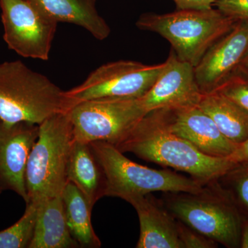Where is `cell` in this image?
Returning <instances> with one entry per match:
<instances>
[{
  "mask_svg": "<svg viewBox=\"0 0 248 248\" xmlns=\"http://www.w3.org/2000/svg\"><path fill=\"white\" fill-rule=\"evenodd\" d=\"M37 205V222L29 248H79L67 225L62 196L48 199Z\"/></svg>",
  "mask_w": 248,
  "mask_h": 248,
  "instance_id": "e0dca14e",
  "label": "cell"
},
{
  "mask_svg": "<svg viewBox=\"0 0 248 248\" xmlns=\"http://www.w3.org/2000/svg\"><path fill=\"white\" fill-rule=\"evenodd\" d=\"M72 107L66 91L45 75L20 60L0 63V120L40 125Z\"/></svg>",
  "mask_w": 248,
  "mask_h": 248,
  "instance_id": "7a4b0ae2",
  "label": "cell"
},
{
  "mask_svg": "<svg viewBox=\"0 0 248 248\" xmlns=\"http://www.w3.org/2000/svg\"><path fill=\"white\" fill-rule=\"evenodd\" d=\"M162 202L186 226L225 247L240 248L243 216L218 180L198 192H166Z\"/></svg>",
  "mask_w": 248,
  "mask_h": 248,
  "instance_id": "277c9868",
  "label": "cell"
},
{
  "mask_svg": "<svg viewBox=\"0 0 248 248\" xmlns=\"http://www.w3.org/2000/svg\"><path fill=\"white\" fill-rule=\"evenodd\" d=\"M164 66L165 62L156 65L130 60L109 62L96 68L66 94L73 107L102 98H141L153 87Z\"/></svg>",
  "mask_w": 248,
  "mask_h": 248,
  "instance_id": "ba28073f",
  "label": "cell"
},
{
  "mask_svg": "<svg viewBox=\"0 0 248 248\" xmlns=\"http://www.w3.org/2000/svg\"><path fill=\"white\" fill-rule=\"evenodd\" d=\"M240 248H248V217H243Z\"/></svg>",
  "mask_w": 248,
  "mask_h": 248,
  "instance_id": "4316f807",
  "label": "cell"
},
{
  "mask_svg": "<svg viewBox=\"0 0 248 248\" xmlns=\"http://www.w3.org/2000/svg\"><path fill=\"white\" fill-rule=\"evenodd\" d=\"M162 110L169 130L204 154L228 157L238 146L221 133L211 117L198 105Z\"/></svg>",
  "mask_w": 248,
  "mask_h": 248,
  "instance_id": "4fadbf2b",
  "label": "cell"
},
{
  "mask_svg": "<svg viewBox=\"0 0 248 248\" xmlns=\"http://www.w3.org/2000/svg\"><path fill=\"white\" fill-rule=\"evenodd\" d=\"M69 110L55 114L39 125L38 138L26 169L27 203L38 204L62 196L68 184V161L74 141Z\"/></svg>",
  "mask_w": 248,
  "mask_h": 248,
  "instance_id": "3957f363",
  "label": "cell"
},
{
  "mask_svg": "<svg viewBox=\"0 0 248 248\" xmlns=\"http://www.w3.org/2000/svg\"><path fill=\"white\" fill-rule=\"evenodd\" d=\"M202 94L196 80L195 67L180 60L171 48L164 70L141 101L148 113L158 109L198 105Z\"/></svg>",
  "mask_w": 248,
  "mask_h": 248,
  "instance_id": "8fae6325",
  "label": "cell"
},
{
  "mask_svg": "<svg viewBox=\"0 0 248 248\" xmlns=\"http://www.w3.org/2000/svg\"><path fill=\"white\" fill-rule=\"evenodd\" d=\"M215 92L248 111V71L238 68Z\"/></svg>",
  "mask_w": 248,
  "mask_h": 248,
  "instance_id": "7402d4cb",
  "label": "cell"
},
{
  "mask_svg": "<svg viewBox=\"0 0 248 248\" xmlns=\"http://www.w3.org/2000/svg\"><path fill=\"white\" fill-rule=\"evenodd\" d=\"M236 21L217 9L177 10L166 14H142L136 22L143 31L166 39L178 58L194 67L210 47L234 27Z\"/></svg>",
  "mask_w": 248,
  "mask_h": 248,
  "instance_id": "5b68a950",
  "label": "cell"
},
{
  "mask_svg": "<svg viewBox=\"0 0 248 248\" xmlns=\"http://www.w3.org/2000/svg\"><path fill=\"white\" fill-rule=\"evenodd\" d=\"M221 179L227 181L229 187H223L231 196L241 215L248 217V166H236Z\"/></svg>",
  "mask_w": 248,
  "mask_h": 248,
  "instance_id": "44dd1931",
  "label": "cell"
},
{
  "mask_svg": "<svg viewBox=\"0 0 248 248\" xmlns=\"http://www.w3.org/2000/svg\"><path fill=\"white\" fill-rule=\"evenodd\" d=\"M4 42L25 58L46 61L58 24L30 0H0Z\"/></svg>",
  "mask_w": 248,
  "mask_h": 248,
  "instance_id": "9c48e42d",
  "label": "cell"
},
{
  "mask_svg": "<svg viewBox=\"0 0 248 248\" xmlns=\"http://www.w3.org/2000/svg\"><path fill=\"white\" fill-rule=\"evenodd\" d=\"M53 21L83 28L97 40L110 35V28L98 13L96 0H30Z\"/></svg>",
  "mask_w": 248,
  "mask_h": 248,
  "instance_id": "9a60e30c",
  "label": "cell"
},
{
  "mask_svg": "<svg viewBox=\"0 0 248 248\" xmlns=\"http://www.w3.org/2000/svg\"><path fill=\"white\" fill-rule=\"evenodd\" d=\"M39 135V125L0 120V191H13L28 201L25 173L31 150Z\"/></svg>",
  "mask_w": 248,
  "mask_h": 248,
  "instance_id": "30bf717a",
  "label": "cell"
},
{
  "mask_svg": "<svg viewBox=\"0 0 248 248\" xmlns=\"http://www.w3.org/2000/svg\"><path fill=\"white\" fill-rule=\"evenodd\" d=\"M67 176L68 182L73 183L81 191L91 208L105 197V176L90 143L74 140Z\"/></svg>",
  "mask_w": 248,
  "mask_h": 248,
  "instance_id": "2e32d148",
  "label": "cell"
},
{
  "mask_svg": "<svg viewBox=\"0 0 248 248\" xmlns=\"http://www.w3.org/2000/svg\"><path fill=\"white\" fill-rule=\"evenodd\" d=\"M228 158L236 166H248V140L238 145Z\"/></svg>",
  "mask_w": 248,
  "mask_h": 248,
  "instance_id": "484cf974",
  "label": "cell"
},
{
  "mask_svg": "<svg viewBox=\"0 0 248 248\" xmlns=\"http://www.w3.org/2000/svg\"><path fill=\"white\" fill-rule=\"evenodd\" d=\"M248 50V22L239 21L210 47L195 67L202 94L215 92L236 70Z\"/></svg>",
  "mask_w": 248,
  "mask_h": 248,
  "instance_id": "7c38bea8",
  "label": "cell"
},
{
  "mask_svg": "<svg viewBox=\"0 0 248 248\" xmlns=\"http://www.w3.org/2000/svg\"><path fill=\"white\" fill-rule=\"evenodd\" d=\"M238 68L248 71V50L247 53L245 55L244 58H243L242 61H241L239 67Z\"/></svg>",
  "mask_w": 248,
  "mask_h": 248,
  "instance_id": "83f0119b",
  "label": "cell"
},
{
  "mask_svg": "<svg viewBox=\"0 0 248 248\" xmlns=\"http://www.w3.org/2000/svg\"><path fill=\"white\" fill-rule=\"evenodd\" d=\"M1 191H0V195H1Z\"/></svg>",
  "mask_w": 248,
  "mask_h": 248,
  "instance_id": "f1b7e54d",
  "label": "cell"
},
{
  "mask_svg": "<svg viewBox=\"0 0 248 248\" xmlns=\"http://www.w3.org/2000/svg\"><path fill=\"white\" fill-rule=\"evenodd\" d=\"M198 106L230 141L239 145L248 140V111L217 92L202 94Z\"/></svg>",
  "mask_w": 248,
  "mask_h": 248,
  "instance_id": "ac0fdd59",
  "label": "cell"
},
{
  "mask_svg": "<svg viewBox=\"0 0 248 248\" xmlns=\"http://www.w3.org/2000/svg\"><path fill=\"white\" fill-rule=\"evenodd\" d=\"M178 232L183 248H215L218 243L177 220Z\"/></svg>",
  "mask_w": 248,
  "mask_h": 248,
  "instance_id": "603a6c76",
  "label": "cell"
},
{
  "mask_svg": "<svg viewBox=\"0 0 248 248\" xmlns=\"http://www.w3.org/2000/svg\"><path fill=\"white\" fill-rule=\"evenodd\" d=\"M74 140L115 146L146 115L141 98H102L77 103L70 109Z\"/></svg>",
  "mask_w": 248,
  "mask_h": 248,
  "instance_id": "52a82bcc",
  "label": "cell"
},
{
  "mask_svg": "<svg viewBox=\"0 0 248 248\" xmlns=\"http://www.w3.org/2000/svg\"><path fill=\"white\" fill-rule=\"evenodd\" d=\"M106 179L105 197L128 202L153 192H198L206 184L171 171L155 170L128 159L114 145L107 141L90 143Z\"/></svg>",
  "mask_w": 248,
  "mask_h": 248,
  "instance_id": "8992f818",
  "label": "cell"
},
{
  "mask_svg": "<svg viewBox=\"0 0 248 248\" xmlns=\"http://www.w3.org/2000/svg\"><path fill=\"white\" fill-rule=\"evenodd\" d=\"M122 153L187 173L207 184L218 180L236 167L228 157L204 154L190 142L169 130L164 111L147 113L115 146Z\"/></svg>",
  "mask_w": 248,
  "mask_h": 248,
  "instance_id": "6da1fadb",
  "label": "cell"
},
{
  "mask_svg": "<svg viewBox=\"0 0 248 248\" xmlns=\"http://www.w3.org/2000/svg\"><path fill=\"white\" fill-rule=\"evenodd\" d=\"M177 10H205L213 8L217 0H173Z\"/></svg>",
  "mask_w": 248,
  "mask_h": 248,
  "instance_id": "d4e9b609",
  "label": "cell"
},
{
  "mask_svg": "<svg viewBox=\"0 0 248 248\" xmlns=\"http://www.w3.org/2000/svg\"><path fill=\"white\" fill-rule=\"evenodd\" d=\"M138 214L140 235L138 248H183L178 232L177 220L162 200L152 194L129 201Z\"/></svg>",
  "mask_w": 248,
  "mask_h": 248,
  "instance_id": "5bb4252c",
  "label": "cell"
},
{
  "mask_svg": "<svg viewBox=\"0 0 248 248\" xmlns=\"http://www.w3.org/2000/svg\"><path fill=\"white\" fill-rule=\"evenodd\" d=\"M62 197L68 229L79 247L100 248V239L91 222L93 209L81 191L73 183L68 182Z\"/></svg>",
  "mask_w": 248,
  "mask_h": 248,
  "instance_id": "d6986e66",
  "label": "cell"
},
{
  "mask_svg": "<svg viewBox=\"0 0 248 248\" xmlns=\"http://www.w3.org/2000/svg\"><path fill=\"white\" fill-rule=\"evenodd\" d=\"M38 205L26 203L25 212L14 225L0 231V248H29L35 232Z\"/></svg>",
  "mask_w": 248,
  "mask_h": 248,
  "instance_id": "ffe728a7",
  "label": "cell"
},
{
  "mask_svg": "<svg viewBox=\"0 0 248 248\" xmlns=\"http://www.w3.org/2000/svg\"><path fill=\"white\" fill-rule=\"evenodd\" d=\"M214 6L236 22H248V0H217Z\"/></svg>",
  "mask_w": 248,
  "mask_h": 248,
  "instance_id": "cb8c5ba5",
  "label": "cell"
}]
</instances>
